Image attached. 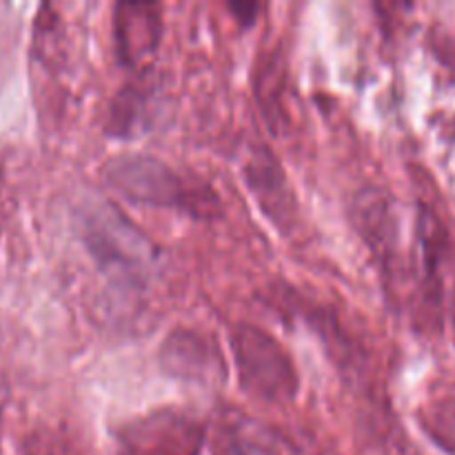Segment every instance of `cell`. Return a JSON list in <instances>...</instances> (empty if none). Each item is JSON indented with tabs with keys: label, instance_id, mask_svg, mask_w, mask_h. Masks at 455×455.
Wrapping results in <instances>:
<instances>
[{
	"label": "cell",
	"instance_id": "cell-1",
	"mask_svg": "<svg viewBox=\"0 0 455 455\" xmlns=\"http://www.w3.org/2000/svg\"><path fill=\"white\" fill-rule=\"evenodd\" d=\"M76 229L111 287L138 293L151 283L158 269V247L111 200L84 198L76 209Z\"/></svg>",
	"mask_w": 455,
	"mask_h": 455
},
{
	"label": "cell",
	"instance_id": "cell-2",
	"mask_svg": "<svg viewBox=\"0 0 455 455\" xmlns=\"http://www.w3.org/2000/svg\"><path fill=\"white\" fill-rule=\"evenodd\" d=\"M107 185L129 203L172 209L198 220L222 216L216 189L196 176H187L164 160L147 154H123L102 167Z\"/></svg>",
	"mask_w": 455,
	"mask_h": 455
},
{
	"label": "cell",
	"instance_id": "cell-3",
	"mask_svg": "<svg viewBox=\"0 0 455 455\" xmlns=\"http://www.w3.org/2000/svg\"><path fill=\"white\" fill-rule=\"evenodd\" d=\"M231 354L244 394L269 404L291 403L300 389L296 364L287 349L256 324L231 329Z\"/></svg>",
	"mask_w": 455,
	"mask_h": 455
},
{
	"label": "cell",
	"instance_id": "cell-4",
	"mask_svg": "<svg viewBox=\"0 0 455 455\" xmlns=\"http://www.w3.org/2000/svg\"><path fill=\"white\" fill-rule=\"evenodd\" d=\"M207 427L194 411L178 407L124 422L116 434V455H200Z\"/></svg>",
	"mask_w": 455,
	"mask_h": 455
},
{
	"label": "cell",
	"instance_id": "cell-5",
	"mask_svg": "<svg viewBox=\"0 0 455 455\" xmlns=\"http://www.w3.org/2000/svg\"><path fill=\"white\" fill-rule=\"evenodd\" d=\"M167 111L163 87L151 69L138 71V78L124 84L107 107L105 133L111 138H138L151 132Z\"/></svg>",
	"mask_w": 455,
	"mask_h": 455
},
{
	"label": "cell",
	"instance_id": "cell-6",
	"mask_svg": "<svg viewBox=\"0 0 455 455\" xmlns=\"http://www.w3.org/2000/svg\"><path fill=\"white\" fill-rule=\"evenodd\" d=\"M160 364L169 376L196 385H218L227 376L220 347L196 329H176L169 333L160 347Z\"/></svg>",
	"mask_w": 455,
	"mask_h": 455
},
{
	"label": "cell",
	"instance_id": "cell-7",
	"mask_svg": "<svg viewBox=\"0 0 455 455\" xmlns=\"http://www.w3.org/2000/svg\"><path fill=\"white\" fill-rule=\"evenodd\" d=\"M213 455H300L296 443L274 425L227 409L212 431Z\"/></svg>",
	"mask_w": 455,
	"mask_h": 455
},
{
	"label": "cell",
	"instance_id": "cell-8",
	"mask_svg": "<svg viewBox=\"0 0 455 455\" xmlns=\"http://www.w3.org/2000/svg\"><path fill=\"white\" fill-rule=\"evenodd\" d=\"M354 225L389 280L398 274V212L387 191L369 187L354 200Z\"/></svg>",
	"mask_w": 455,
	"mask_h": 455
},
{
	"label": "cell",
	"instance_id": "cell-9",
	"mask_svg": "<svg viewBox=\"0 0 455 455\" xmlns=\"http://www.w3.org/2000/svg\"><path fill=\"white\" fill-rule=\"evenodd\" d=\"M160 36H163V7L160 4H116L114 43L120 65H124L127 69H142L158 49Z\"/></svg>",
	"mask_w": 455,
	"mask_h": 455
},
{
	"label": "cell",
	"instance_id": "cell-10",
	"mask_svg": "<svg viewBox=\"0 0 455 455\" xmlns=\"http://www.w3.org/2000/svg\"><path fill=\"white\" fill-rule=\"evenodd\" d=\"M244 182L258 200L265 216L278 229H289L296 222V198L278 158L267 147L253 145L244 158Z\"/></svg>",
	"mask_w": 455,
	"mask_h": 455
},
{
	"label": "cell",
	"instance_id": "cell-11",
	"mask_svg": "<svg viewBox=\"0 0 455 455\" xmlns=\"http://www.w3.org/2000/svg\"><path fill=\"white\" fill-rule=\"evenodd\" d=\"M284 89H287V67H284L283 53H267L262 56V67L258 69L256 96L260 102L262 116L269 120L274 129H278L280 123H287Z\"/></svg>",
	"mask_w": 455,
	"mask_h": 455
},
{
	"label": "cell",
	"instance_id": "cell-12",
	"mask_svg": "<svg viewBox=\"0 0 455 455\" xmlns=\"http://www.w3.org/2000/svg\"><path fill=\"white\" fill-rule=\"evenodd\" d=\"M422 429L444 449L455 455V395L438 400L427 407Z\"/></svg>",
	"mask_w": 455,
	"mask_h": 455
},
{
	"label": "cell",
	"instance_id": "cell-13",
	"mask_svg": "<svg viewBox=\"0 0 455 455\" xmlns=\"http://www.w3.org/2000/svg\"><path fill=\"white\" fill-rule=\"evenodd\" d=\"M22 455H80L78 449L56 431H34L22 444Z\"/></svg>",
	"mask_w": 455,
	"mask_h": 455
},
{
	"label": "cell",
	"instance_id": "cell-14",
	"mask_svg": "<svg viewBox=\"0 0 455 455\" xmlns=\"http://www.w3.org/2000/svg\"><path fill=\"white\" fill-rule=\"evenodd\" d=\"M229 9L231 12L235 13V18H238L240 22H243V25H253V20H256V13L260 12V4H240V3H234V4H229Z\"/></svg>",
	"mask_w": 455,
	"mask_h": 455
},
{
	"label": "cell",
	"instance_id": "cell-15",
	"mask_svg": "<svg viewBox=\"0 0 455 455\" xmlns=\"http://www.w3.org/2000/svg\"><path fill=\"white\" fill-rule=\"evenodd\" d=\"M451 323H453V333H455V289H453V298H451Z\"/></svg>",
	"mask_w": 455,
	"mask_h": 455
}]
</instances>
